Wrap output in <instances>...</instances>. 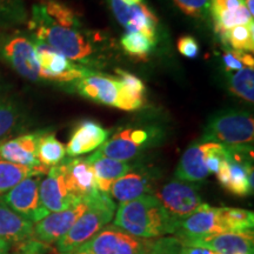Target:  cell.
<instances>
[{
	"label": "cell",
	"mask_w": 254,
	"mask_h": 254,
	"mask_svg": "<svg viewBox=\"0 0 254 254\" xmlns=\"http://www.w3.org/2000/svg\"><path fill=\"white\" fill-rule=\"evenodd\" d=\"M30 36L53 47L68 60L92 64L97 39L81 25L80 18L68 6L47 0L33 5L28 21Z\"/></svg>",
	"instance_id": "1"
},
{
	"label": "cell",
	"mask_w": 254,
	"mask_h": 254,
	"mask_svg": "<svg viewBox=\"0 0 254 254\" xmlns=\"http://www.w3.org/2000/svg\"><path fill=\"white\" fill-rule=\"evenodd\" d=\"M113 225L140 238L174 236L179 228V221L171 218L152 194L120 204L114 214Z\"/></svg>",
	"instance_id": "2"
},
{
	"label": "cell",
	"mask_w": 254,
	"mask_h": 254,
	"mask_svg": "<svg viewBox=\"0 0 254 254\" xmlns=\"http://www.w3.org/2000/svg\"><path fill=\"white\" fill-rule=\"evenodd\" d=\"M81 246L93 254H179L183 249L182 241L174 236L140 238L114 225L105 226Z\"/></svg>",
	"instance_id": "3"
},
{
	"label": "cell",
	"mask_w": 254,
	"mask_h": 254,
	"mask_svg": "<svg viewBox=\"0 0 254 254\" xmlns=\"http://www.w3.org/2000/svg\"><path fill=\"white\" fill-rule=\"evenodd\" d=\"M88 207L74 222L67 233L56 243L58 254L78 249L97 236L110 224L117 211V204L107 193L98 192L87 199Z\"/></svg>",
	"instance_id": "4"
},
{
	"label": "cell",
	"mask_w": 254,
	"mask_h": 254,
	"mask_svg": "<svg viewBox=\"0 0 254 254\" xmlns=\"http://www.w3.org/2000/svg\"><path fill=\"white\" fill-rule=\"evenodd\" d=\"M254 119L250 112L224 110L214 113L205 125L201 142H215L227 147L252 145Z\"/></svg>",
	"instance_id": "5"
},
{
	"label": "cell",
	"mask_w": 254,
	"mask_h": 254,
	"mask_svg": "<svg viewBox=\"0 0 254 254\" xmlns=\"http://www.w3.org/2000/svg\"><path fill=\"white\" fill-rule=\"evenodd\" d=\"M0 59L27 80L41 81L33 40L20 31H0Z\"/></svg>",
	"instance_id": "6"
},
{
	"label": "cell",
	"mask_w": 254,
	"mask_h": 254,
	"mask_svg": "<svg viewBox=\"0 0 254 254\" xmlns=\"http://www.w3.org/2000/svg\"><path fill=\"white\" fill-rule=\"evenodd\" d=\"M154 196L160 201L170 217L179 222L198 211L204 204L194 184L178 179L171 180L161 186Z\"/></svg>",
	"instance_id": "7"
},
{
	"label": "cell",
	"mask_w": 254,
	"mask_h": 254,
	"mask_svg": "<svg viewBox=\"0 0 254 254\" xmlns=\"http://www.w3.org/2000/svg\"><path fill=\"white\" fill-rule=\"evenodd\" d=\"M32 40L34 44L37 60L40 68V78L43 81L60 82V84L73 82L84 77L90 71V68L85 66L71 63V60H68L65 56L43 41L33 39V38Z\"/></svg>",
	"instance_id": "8"
},
{
	"label": "cell",
	"mask_w": 254,
	"mask_h": 254,
	"mask_svg": "<svg viewBox=\"0 0 254 254\" xmlns=\"http://www.w3.org/2000/svg\"><path fill=\"white\" fill-rule=\"evenodd\" d=\"M43 176L25 178L0 198L9 209L33 224L50 214L39 198V184Z\"/></svg>",
	"instance_id": "9"
},
{
	"label": "cell",
	"mask_w": 254,
	"mask_h": 254,
	"mask_svg": "<svg viewBox=\"0 0 254 254\" xmlns=\"http://www.w3.org/2000/svg\"><path fill=\"white\" fill-rule=\"evenodd\" d=\"M87 207V199H85L65 211L47 214L45 218L33 224V238L44 245L58 243L86 211Z\"/></svg>",
	"instance_id": "10"
},
{
	"label": "cell",
	"mask_w": 254,
	"mask_h": 254,
	"mask_svg": "<svg viewBox=\"0 0 254 254\" xmlns=\"http://www.w3.org/2000/svg\"><path fill=\"white\" fill-rule=\"evenodd\" d=\"M39 198L43 207L49 213L65 211L79 202L73 198L65 180V171L63 163L49 168L45 178H41L39 184ZM81 201V200H80Z\"/></svg>",
	"instance_id": "11"
},
{
	"label": "cell",
	"mask_w": 254,
	"mask_h": 254,
	"mask_svg": "<svg viewBox=\"0 0 254 254\" xmlns=\"http://www.w3.org/2000/svg\"><path fill=\"white\" fill-rule=\"evenodd\" d=\"M179 239V238H178ZM183 246H198L220 254H253V231L227 232L205 237H190L179 239Z\"/></svg>",
	"instance_id": "12"
},
{
	"label": "cell",
	"mask_w": 254,
	"mask_h": 254,
	"mask_svg": "<svg viewBox=\"0 0 254 254\" xmlns=\"http://www.w3.org/2000/svg\"><path fill=\"white\" fill-rule=\"evenodd\" d=\"M155 183V173L144 166H132L128 172L116 180L111 186L109 195L123 204L140 196L151 194Z\"/></svg>",
	"instance_id": "13"
},
{
	"label": "cell",
	"mask_w": 254,
	"mask_h": 254,
	"mask_svg": "<svg viewBox=\"0 0 254 254\" xmlns=\"http://www.w3.org/2000/svg\"><path fill=\"white\" fill-rule=\"evenodd\" d=\"M227 233L220 215V208L202 204L190 217L179 222V228L174 237L184 239L190 237H205L212 234Z\"/></svg>",
	"instance_id": "14"
},
{
	"label": "cell",
	"mask_w": 254,
	"mask_h": 254,
	"mask_svg": "<svg viewBox=\"0 0 254 254\" xmlns=\"http://www.w3.org/2000/svg\"><path fill=\"white\" fill-rule=\"evenodd\" d=\"M67 189L75 200L91 198L98 192L97 179L92 165L86 158H69L63 161Z\"/></svg>",
	"instance_id": "15"
},
{
	"label": "cell",
	"mask_w": 254,
	"mask_h": 254,
	"mask_svg": "<svg viewBox=\"0 0 254 254\" xmlns=\"http://www.w3.org/2000/svg\"><path fill=\"white\" fill-rule=\"evenodd\" d=\"M74 88L81 97L94 103L116 107L118 101V79L113 75L88 71L84 77L74 81Z\"/></svg>",
	"instance_id": "16"
},
{
	"label": "cell",
	"mask_w": 254,
	"mask_h": 254,
	"mask_svg": "<svg viewBox=\"0 0 254 254\" xmlns=\"http://www.w3.org/2000/svg\"><path fill=\"white\" fill-rule=\"evenodd\" d=\"M209 15L218 37L231 28L253 21L245 7V0H209Z\"/></svg>",
	"instance_id": "17"
},
{
	"label": "cell",
	"mask_w": 254,
	"mask_h": 254,
	"mask_svg": "<svg viewBox=\"0 0 254 254\" xmlns=\"http://www.w3.org/2000/svg\"><path fill=\"white\" fill-rule=\"evenodd\" d=\"M40 131L6 139L0 142V160L26 167H43L37 158V146Z\"/></svg>",
	"instance_id": "18"
},
{
	"label": "cell",
	"mask_w": 254,
	"mask_h": 254,
	"mask_svg": "<svg viewBox=\"0 0 254 254\" xmlns=\"http://www.w3.org/2000/svg\"><path fill=\"white\" fill-rule=\"evenodd\" d=\"M110 135V131L104 128L99 123L84 120L73 129L71 138L66 146V153L71 158L86 154L99 148Z\"/></svg>",
	"instance_id": "19"
},
{
	"label": "cell",
	"mask_w": 254,
	"mask_h": 254,
	"mask_svg": "<svg viewBox=\"0 0 254 254\" xmlns=\"http://www.w3.org/2000/svg\"><path fill=\"white\" fill-rule=\"evenodd\" d=\"M208 142H195L184 152L176 170V179L187 183H198L208 177L206 167V151Z\"/></svg>",
	"instance_id": "20"
},
{
	"label": "cell",
	"mask_w": 254,
	"mask_h": 254,
	"mask_svg": "<svg viewBox=\"0 0 254 254\" xmlns=\"http://www.w3.org/2000/svg\"><path fill=\"white\" fill-rule=\"evenodd\" d=\"M116 74L119 86L117 109L127 112L142 109L146 101V86L144 81L131 72L124 71L122 68H117Z\"/></svg>",
	"instance_id": "21"
},
{
	"label": "cell",
	"mask_w": 254,
	"mask_h": 254,
	"mask_svg": "<svg viewBox=\"0 0 254 254\" xmlns=\"http://www.w3.org/2000/svg\"><path fill=\"white\" fill-rule=\"evenodd\" d=\"M0 239L20 245L33 238V222L9 209L0 200Z\"/></svg>",
	"instance_id": "22"
},
{
	"label": "cell",
	"mask_w": 254,
	"mask_h": 254,
	"mask_svg": "<svg viewBox=\"0 0 254 254\" xmlns=\"http://www.w3.org/2000/svg\"><path fill=\"white\" fill-rule=\"evenodd\" d=\"M86 159L94 170L98 190L103 193H107V194H109L112 184L128 172L132 167V165L127 161L114 160V159L104 157L98 152H94Z\"/></svg>",
	"instance_id": "23"
},
{
	"label": "cell",
	"mask_w": 254,
	"mask_h": 254,
	"mask_svg": "<svg viewBox=\"0 0 254 254\" xmlns=\"http://www.w3.org/2000/svg\"><path fill=\"white\" fill-rule=\"evenodd\" d=\"M144 150L136 145L131 136V128H124L117 132L110 140H106L97 152L104 157L119 161H128L135 158Z\"/></svg>",
	"instance_id": "24"
},
{
	"label": "cell",
	"mask_w": 254,
	"mask_h": 254,
	"mask_svg": "<svg viewBox=\"0 0 254 254\" xmlns=\"http://www.w3.org/2000/svg\"><path fill=\"white\" fill-rule=\"evenodd\" d=\"M66 146L60 142L55 133L40 131L37 146V158L41 166L51 168L65 160Z\"/></svg>",
	"instance_id": "25"
},
{
	"label": "cell",
	"mask_w": 254,
	"mask_h": 254,
	"mask_svg": "<svg viewBox=\"0 0 254 254\" xmlns=\"http://www.w3.org/2000/svg\"><path fill=\"white\" fill-rule=\"evenodd\" d=\"M24 111L17 101L7 97H0V141L23 129Z\"/></svg>",
	"instance_id": "26"
},
{
	"label": "cell",
	"mask_w": 254,
	"mask_h": 254,
	"mask_svg": "<svg viewBox=\"0 0 254 254\" xmlns=\"http://www.w3.org/2000/svg\"><path fill=\"white\" fill-rule=\"evenodd\" d=\"M158 18L150 6L145 2L131 6V19L126 32H139L147 37L152 43H157Z\"/></svg>",
	"instance_id": "27"
},
{
	"label": "cell",
	"mask_w": 254,
	"mask_h": 254,
	"mask_svg": "<svg viewBox=\"0 0 254 254\" xmlns=\"http://www.w3.org/2000/svg\"><path fill=\"white\" fill-rule=\"evenodd\" d=\"M47 172H49V168L44 166L32 168L0 160V198L25 178L31 176H45Z\"/></svg>",
	"instance_id": "28"
},
{
	"label": "cell",
	"mask_w": 254,
	"mask_h": 254,
	"mask_svg": "<svg viewBox=\"0 0 254 254\" xmlns=\"http://www.w3.org/2000/svg\"><path fill=\"white\" fill-rule=\"evenodd\" d=\"M219 39L225 46H231L232 50L252 53L254 51V23L250 21L249 24L231 28L219 37Z\"/></svg>",
	"instance_id": "29"
},
{
	"label": "cell",
	"mask_w": 254,
	"mask_h": 254,
	"mask_svg": "<svg viewBox=\"0 0 254 254\" xmlns=\"http://www.w3.org/2000/svg\"><path fill=\"white\" fill-rule=\"evenodd\" d=\"M227 81L230 91L241 99L253 103L254 101V69L244 67L240 71L227 73Z\"/></svg>",
	"instance_id": "30"
},
{
	"label": "cell",
	"mask_w": 254,
	"mask_h": 254,
	"mask_svg": "<svg viewBox=\"0 0 254 254\" xmlns=\"http://www.w3.org/2000/svg\"><path fill=\"white\" fill-rule=\"evenodd\" d=\"M27 20L24 0H0V31L21 25Z\"/></svg>",
	"instance_id": "31"
},
{
	"label": "cell",
	"mask_w": 254,
	"mask_h": 254,
	"mask_svg": "<svg viewBox=\"0 0 254 254\" xmlns=\"http://www.w3.org/2000/svg\"><path fill=\"white\" fill-rule=\"evenodd\" d=\"M227 232H245L253 230L254 215L252 211L234 207H219Z\"/></svg>",
	"instance_id": "32"
},
{
	"label": "cell",
	"mask_w": 254,
	"mask_h": 254,
	"mask_svg": "<svg viewBox=\"0 0 254 254\" xmlns=\"http://www.w3.org/2000/svg\"><path fill=\"white\" fill-rule=\"evenodd\" d=\"M120 43L127 55L138 60L147 59L155 46L154 43L139 32H126Z\"/></svg>",
	"instance_id": "33"
},
{
	"label": "cell",
	"mask_w": 254,
	"mask_h": 254,
	"mask_svg": "<svg viewBox=\"0 0 254 254\" xmlns=\"http://www.w3.org/2000/svg\"><path fill=\"white\" fill-rule=\"evenodd\" d=\"M182 13L193 19H206L209 15V0H171Z\"/></svg>",
	"instance_id": "34"
},
{
	"label": "cell",
	"mask_w": 254,
	"mask_h": 254,
	"mask_svg": "<svg viewBox=\"0 0 254 254\" xmlns=\"http://www.w3.org/2000/svg\"><path fill=\"white\" fill-rule=\"evenodd\" d=\"M177 47H178V51L180 52V55L190 59L196 58L200 53L199 43L196 41L194 37L189 36V34H186V36H182L179 39H178Z\"/></svg>",
	"instance_id": "35"
},
{
	"label": "cell",
	"mask_w": 254,
	"mask_h": 254,
	"mask_svg": "<svg viewBox=\"0 0 254 254\" xmlns=\"http://www.w3.org/2000/svg\"><path fill=\"white\" fill-rule=\"evenodd\" d=\"M106 1L118 23L126 27L131 19V6L126 5L122 0H106Z\"/></svg>",
	"instance_id": "36"
},
{
	"label": "cell",
	"mask_w": 254,
	"mask_h": 254,
	"mask_svg": "<svg viewBox=\"0 0 254 254\" xmlns=\"http://www.w3.org/2000/svg\"><path fill=\"white\" fill-rule=\"evenodd\" d=\"M240 55L241 52L239 51L234 50H226L224 53H222L221 58L222 63H224L225 72L226 73H232L240 71L241 68H244L243 63L240 60Z\"/></svg>",
	"instance_id": "37"
},
{
	"label": "cell",
	"mask_w": 254,
	"mask_h": 254,
	"mask_svg": "<svg viewBox=\"0 0 254 254\" xmlns=\"http://www.w3.org/2000/svg\"><path fill=\"white\" fill-rule=\"evenodd\" d=\"M43 249L44 244L39 243L36 239H32L18 245V250L12 254H41Z\"/></svg>",
	"instance_id": "38"
},
{
	"label": "cell",
	"mask_w": 254,
	"mask_h": 254,
	"mask_svg": "<svg viewBox=\"0 0 254 254\" xmlns=\"http://www.w3.org/2000/svg\"><path fill=\"white\" fill-rule=\"evenodd\" d=\"M179 254H220L214 251L205 249V247H198V246H183L180 250Z\"/></svg>",
	"instance_id": "39"
},
{
	"label": "cell",
	"mask_w": 254,
	"mask_h": 254,
	"mask_svg": "<svg viewBox=\"0 0 254 254\" xmlns=\"http://www.w3.org/2000/svg\"><path fill=\"white\" fill-rule=\"evenodd\" d=\"M11 246V244H8L7 241L0 239V254H8Z\"/></svg>",
	"instance_id": "40"
},
{
	"label": "cell",
	"mask_w": 254,
	"mask_h": 254,
	"mask_svg": "<svg viewBox=\"0 0 254 254\" xmlns=\"http://www.w3.org/2000/svg\"><path fill=\"white\" fill-rule=\"evenodd\" d=\"M63 254H93V253H92L90 250L85 249L84 246H80V247H78V249L71 251V252H68V253H63Z\"/></svg>",
	"instance_id": "41"
},
{
	"label": "cell",
	"mask_w": 254,
	"mask_h": 254,
	"mask_svg": "<svg viewBox=\"0 0 254 254\" xmlns=\"http://www.w3.org/2000/svg\"><path fill=\"white\" fill-rule=\"evenodd\" d=\"M254 0H245V7L247 8V11L250 12V14L252 15L254 14Z\"/></svg>",
	"instance_id": "42"
},
{
	"label": "cell",
	"mask_w": 254,
	"mask_h": 254,
	"mask_svg": "<svg viewBox=\"0 0 254 254\" xmlns=\"http://www.w3.org/2000/svg\"><path fill=\"white\" fill-rule=\"evenodd\" d=\"M122 1L125 2V4L128 6H133V5L140 4V2H142V0H122Z\"/></svg>",
	"instance_id": "43"
},
{
	"label": "cell",
	"mask_w": 254,
	"mask_h": 254,
	"mask_svg": "<svg viewBox=\"0 0 254 254\" xmlns=\"http://www.w3.org/2000/svg\"><path fill=\"white\" fill-rule=\"evenodd\" d=\"M0 142H1V141H0Z\"/></svg>",
	"instance_id": "44"
}]
</instances>
